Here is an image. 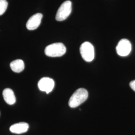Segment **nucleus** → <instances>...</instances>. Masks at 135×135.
Masks as SVG:
<instances>
[{"label": "nucleus", "instance_id": "nucleus-1", "mask_svg": "<svg viewBox=\"0 0 135 135\" xmlns=\"http://www.w3.org/2000/svg\"><path fill=\"white\" fill-rule=\"evenodd\" d=\"M88 97V92L84 88H79L71 97L69 101V105L72 108L79 106L86 101Z\"/></svg>", "mask_w": 135, "mask_h": 135}, {"label": "nucleus", "instance_id": "nucleus-2", "mask_svg": "<svg viewBox=\"0 0 135 135\" xmlns=\"http://www.w3.org/2000/svg\"><path fill=\"white\" fill-rule=\"evenodd\" d=\"M66 52V48L63 43L52 44L46 47L45 53L50 57H59L63 56Z\"/></svg>", "mask_w": 135, "mask_h": 135}, {"label": "nucleus", "instance_id": "nucleus-3", "mask_svg": "<svg viewBox=\"0 0 135 135\" xmlns=\"http://www.w3.org/2000/svg\"><path fill=\"white\" fill-rule=\"evenodd\" d=\"M83 59L86 62H92L95 57L94 48L92 44L85 42L82 44L80 49Z\"/></svg>", "mask_w": 135, "mask_h": 135}, {"label": "nucleus", "instance_id": "nucleus-4", "mask_svg": "<svg viewBox=\"0 0 135 135\" xmlns=\"http://www.w3.org/2000/svg\"><path fill=\"white\" fill-rule=\"evenodd\" d=\"M72 12V2L70 1L64 2L59 7L56 16V20L63 21L66 19Z\"/></svg>", "mask_w": 135, "mask_h": 135}, {"label": "nucleus", "instance_id": "nucleus-5", "mask_svg": "<svg viewBox=\"0 0 135 135\" xmlns=\"http://www.w3.org/2000/svg\"><path fill=\"white\" fill-rule=\"evenodd\" d=\"M132 50V45L130 42L127 39L121 40L116 47L117 54L122 57H125L129 55Z\"/></svg>", "mask_w": 135, "mask_h": 135}, {"label": "nucleus", "instance_id": "nucleus-6", "mask_svg": "<svg viewBox=\"0 0 135 135\" xmlns=\"http://www.w3.org/2000/svg\"><path fill=\"white\" fill-rule=\"evenodd\" d=\"M38 86L40 91L46 92L47 94H49L53 90L55 82L51 78H43L39 81Z\"/></svg>", "mask_w": 135, "mask_h": 135}, {"label": "nucleus", "instance_id": "nucleus-7", "mask_svg": "<svg viewBox=\"0 0 135 135\" xmlns=\"http://www.w3.org/2000/svg\"><path fill=\"white\" fill-rule=\"evenodd\" d=\"M42 18L43 15L41 13H37L33 15L27 22V28L29 30H34L37 29L41 23Z\"/></svg>", "mask_w": 135, "mask_h": 135}, {"label": "nucleus", "instance_id": "nucleus-8", "mask_svg": "<svg viewBox=\"0 0 135 135\" xmlns=\"http://www.w3.org/2000/svg\"><path fill=\"white\" fill-rule=\"evenodd\" d=\"M29 125L25 122H20L11 126L10 130L12 133L20 134L26 133L29 129Z\"/></svg>", "mask_w": 135, "mask_h": 135}, {"label": "nucleus", "instance_id": "nucleus-9", "mask_svg": "<svg viewBox=\"0 0 135 135\" xmlns=\"http://www.w3.org/2000/svg\"><path fill=\"white\" fill-rule=\"evenodd\" d=\"M3 96L5 101L9 105L14 104L16 101V97L13 91L10 88H6L3 92Z\"/></svg>", "mask_w": 135, "mask_h": 135}, {"label": "nucleus", "instance_id": "nucleus-10", "mask_svg": "<svg viewBox=\"0 0 135 135\" xmlns=\"http://www.w3.org/2000/svg\"><path fill=\"white\" fill-rule=\"evenodd\" d=\"M10 67L14 72H21L24 70V62L22 60H16L10 63Z\"/></svg>", "mask_w": 135, "mask_h": 135}, {"label": "nucleus", "instance_id": "nucleus-11", "mask_svg": "<svg viewBox=\"0 0 135 135\" xmlns=\"http://www.w3.org/2000/svg\"><path fill=\"white\" fill-rule=\"evenodd\" d=\"M8 6V3L6 0H0V16L5 13Z\"/></svg>", "mask_w": 135, "mask_h": 135}, {"label": "nucleus", "instance_id": "nucleus-12", "mask_svg": "<svg viewBox=\"0 0 135 135\" xmlns=\"http://www.w3.org/2000/svg\"><path fill=\"white\" fill-rule=\"evenodd\" d=\"M130 86L131 89L135 92V80L132 81L130 83Z\"/></svg>", "mask_w": 135, "mask_h": 135}]
</instances>
